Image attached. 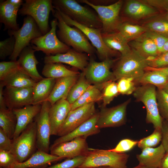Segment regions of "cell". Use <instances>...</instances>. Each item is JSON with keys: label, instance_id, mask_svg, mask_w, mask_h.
<instances>
[{"label": "cell", "instance_id": "6da1fadb", "mask_svg": "<svg viewBox=\"0 0 168 168\" xmlns=\"http://www.w3.org/2000/svg\"><path fill=\"white\" fill-rule=\"evenodd\" d=\"M52 14L58 20V30L56 33L59 39L73 49L91 56L96 52V49L89 42L84 34L78 28L72 27L67 24L62 19L58 11L54 8Z\"/></svg>", "mask_w": 168, "mask_h": 168}, {"label": "cell", "instance_id": "7a4b0ae2", "mask_svg": "<svg viewBox=\"0 0 168 168\" xmlns=\"http://www.w3.org/2000/svg\"><path fill=\"white\" fill-rule=\"evenodd\" d=\"M54 8L82 25L101 29L102 24L96 12L89 7L83 6L75 0H53Z\"/></svg>", "mask_w": 168, "mask_h": 168}, {"label": "cell", "instance_id": "3957f363", "mask_svg": "<svg viewBox=\"0 0 168 168\" xmlns=\"http://www.w3.org/2000/svg\"><path fill=\"white\" fill-rule=\"evenodd\" d=\"M148 63L146 58L132 49L118 59L113 71L115 81L123 77L132 78L135 81L146 72Z\"/></svg>", "mask_w": 168, "mask_h": 168}, {"label": "cell", "instance_id": "277c9868", "mask_svg": "<svg viewBox=\"0 0 168 168\" xmlns=\"http://www.w3.org/2000/svg\"><path fill=\"white\" fill-rule=\"evenodd\" d=\"M129 155L103 150L89 148L85 160L78 168H95L108 166L113 168H128Z\"/></svg>", "mask_w": 168, "mask_h": 168}, {"label": "cell", "instance_id": "5b68a950", "mask_svg": "<svg viewBox=\"0 0 168 168\" xmlns=\"http://www.w3.org/2000/svg\"><path fill=\"white\" fill-rule=\"evenodd\" d=\"M133 94L136 100L142 102L145 105L146 123L152 124L154 129L161 130L164 119L158 109L156 87L151 84L142 85L137 87Z\"/></svg>", "mask_w": 168, "mask_h": 168}, {"label": "cell", "instance_id": "8992f818", "mask_svg": "<svg viewBox=\"0 0 168 168\" xmlns=\"http://www.w3.org/2000/svg\"><path fill=\"white\" fill-rule=\"evenodd\" d=\"M54 10L52 0H26L18 13L32 17L44 35L50 29L49 25V15Z\"/></svg>", "mask_w": 168, "mask_h": 168}, {"label": "cell", "instance_id": "52a82bcc", "mask_svg": "<svg viewBox=\"0 0 168 168\" xmlns=\"http://www.w3.org/2000/svg\"><path fill=\"white\" fill-rule=\"evenodd\" d=\"M8 34L15 39L14 50L9 57L12 61H17L22 51L30 44L32 40L43 35L35 20L29 16L24 18L21 28L17 30H8Z\"/></svg>", "mask_w": 168, "mask_h": 168}, {"label": "cell", "instance_id": "ba28073f", "mask_svg": "<svg viewBox=\"0 0 168 168\" xmlns=\"http://www.w3.org/2000/svg\"><path fill=\"white\" fill-rule=\"evenodd\" d=\"M36 126L33 121L16 138L12 139L10 152L16 157L18 162L28 159L36 152Z\"/></svg>", "mask_w": 168, "mask_h": 168}, {"label": "cell", "instance_id": "9c48e42d", "mask_svg": "<svg viewBox=\"0 0 168 168\" xmlns=\"http://www.w3.org/2000/svg\"><path fill=\"white\" fill-rule=\"evenodd\" d=\"M78 3H84L91 7L97 13L102 24L101 33H108L118 31V27L122 22L119 13L123 4L121 0L107 6H96L87 0H76Z\"/></svg>", "mask_w": 168, "mask_h": 168}, {"label": "cell", "instance_id": "30bf717a", "mask_svg": "<svg viewBox=\"0 0 168 168\" xmlns=\"http://www.w3.org/2000/svg\"><path fill=\"white\" fill-rule=\"evenodd\" d=\"M58 20L55 18L50 21L51 28L46 34L32 40L33 49L41 51L46 55H54L67 52L71 48L58 39L56 35Z\"/></svg>", "mask_w": 168, "mask_h": 168}, {"label": "cell", "instance_id": "8fae6325", "mask_svg": "<svg viewBox=\"0 0 168 168\" xmlns=\"http://www.w3.org/2000/svg\"><path fill=\"white\" fill-rule=\"evenodd\" d=\"M56 9L58 11L67 24L77 27L84 34L96 49L98 57L101 61L118 55L119 52L110 49L105 44L101 36V29L90 28L82 25L71 19L59 10Z\"/></svg>", "mask_w": 168, "mask_h": 168}, {"label": "cell", "instance_id": "7c38bea8", "mask_svg": "<svg viewBox=\"0 0 168 168\" xmlns=\"http://www.w3.org/2000/svg\"><path fill=\"white\" fill-rule=\"evenodd\" d=\"M118 59L109 58L97 62L91 58L88 66L82 72L91 84L100 85L109 81H115L113 73L111 71L110 68Z\"/></svg>", "mask_w": 168, "mask_h": 168}, {"label": "cell", "instance_id": "4fadbf2b", "mask_svg": "<svg viewBox=\"0 0 168 168\" xmlns=\"http://www.w3.org/2000/svg\"><path fill=\"white\" fill-rule=\"evenodd\" d=\"M130 98L116 106L110 108L101 106L97 121V127L101 128L118 127L125 124L126 110Z\"/></svg>", "mask_w": 168, "mask_h": 168}, {"label": "cell", "instance_id": "5bb4252c", "mask_svg": "<svg viewBox=\"0 0 168 168\" xmlns=\"http://www.w3.org/2000/svg\"><path fill=\"white\" fill-rule=\"evenodd\" d=\"M51 106L48 100L41 104V108L39 114L35 117L36 126V146L38 150L48 153L51 128L49 117V111Z\"/></svg>", "mask_w": 168, "mask_h": 168}, {"label": "cell", "instance_id": "9a60e30c", "mask_svg": "<svg viewBox=\"0 0 168 168\" xmlns=\"http://www.w3.org/2000/svg\"><path fill=\"white\" fill-rule=\"evenodd\" d=\"M96 112L95 102L71 110L59 129L57 135L60 137L67 134L90 118Z\"/></svg>", "mask_w": 168, "mask_h": 168}, {"label": "cell", "instance_id": "2e32d148", "mask_svg": "<svg viewBox=\"0 0 168 168\" xmlns=\"http://www.w3.org/2000/svg\"><path fill=\"white\" fill-rule=\"evenodd\" d=\"M86 138L83 137H77L69 141L51 146L50 147V153L63 158L86 156L89 149Z\"/></svg>", "mask_w": 168, "mask_h": 168}, {"label": "cell", "instance_id": "e0dca14e", "mask_svg": "<svg viewBox=\"0 0 168 168\" xmlns=\"http://www.w3.org/2000/svg\"><path fill=\"white\" fill-rule=\"evenodd\" d=\"M33 87H6L3 95L7 107L10 109L32 105Z\"/></svg>", "mask_w": 168, "mask_h": 168}, {"label": "cell", "instance_id": "ac0fdd59", "mask_svg": "<svg viewBox=\"0 0 168 168\" xmlns=\"http://www.w3.org/2000/svg\"><path fill=\"white\" fill-rule=\"evenodd\" d=\"M86 53H81L70 48L67 52L55 55H46L44 58L45 64L59 63L69 64L83 72L90 60Z\"/></svg>", "mask_w": 168, "mask_h": 168}, {"label": "cell", "instance_id": "d6986e66", "mask_svg": "<svg viewBox=\"0 0 168 168\" xmlns=\"http://www.w3.org/2000/svg\"><path fill=\"white\" fill-rule=\"evenodd\" d=\"M71 110V105L65 98L51 105L49 111L51 135H57L59 129Z\"/></svg>", "mask_w": 168, "mask_h": 168}, {"label": "cell", "instance_id": "ffe728a7", "mask_svg": "<svg viewBox=\"0 0 168 168\" xmlns=\"http://www.w3.org/2000/svg\"><path fill=\"white\" fill-rule=\"evenodd\" d=\"M99 112L80 125L74 130L56 139L52 146H54L64 142L69 141L79 137L87 138L88 136L99 133L100 130L96 125Z\"/></svg>", "mask_w": 168, "mask_h": 168}, {"label": "cell", "instance_id": "44dd1931", "mask_svg": "<svg viewBox=\"0 0 168 168\" xmlns=\"http://www.w3.org/2000/svg\"><path fill=\"white\" fill-rule=\"evenodd\" d=\"M41 108V105H30L12 110L17 120L16 129L13 139L17 137L34 121V119L39 114Z\"/></svg>", "mask_w": 168, "mask_h": 168}, {"label": "cell", "instance_id": "7402d4cb", "mask_svg": "<svg viewBox=\"0 0 168 168\" xmlns=\"http://www.w3.org/2000/svg\"><path fill=\"white\" fill-rule=\"evenodd\" d=\"M35 51L30 44L21 52L17 60L21 68L33 80L38 82L44 78L39 73L37 65L39 62L35 55Z\"/></svg>", "mask_w": 168, "mask_h": 168}, {"label": "cell", "instance_id": "603a6c76", "mask_svg": "<svg viewBox=\"0 0 168 168\" xmlns=\"http://www.w3.org/2000/svg\"><path fill=\"white\" fill-rule=\"evenodd\" d=\"M63 158L38 150L28 159L22 162H18L10 168H43L51 163Z\"/></svg>", "mask_w": 168, "mask_h": 168}, {"label": "cell", "instance_id": "cb8c5ba5", "mask_svg": "<svg viewBox=\"0 0 168 168\" xmlns=\"http://www.w3.org/2000/svg\"><path fill=\"white\" fill-rule=\"evenodd\" d=\"M136 155L139 164L150 168H160L161 160L166 151L161 144L156 147H147L142 150Z\"/></svg>", "mask_w": 168, "mask_h": 168}, {"label": "cell", "instance_id": "d4e9b609", "mask_svg": "<svg viewBox=\"0 0 168 168\" xmlns=\"http://www.w3.org/2000/svg\"><path fill=\"white\" fill-rule=\"evenodd\" d=\"M79 75L56 79L53 90L47 100L51 105L62 98L66 99L70 90L77 81Z\"/></svg>", "mask_w": 168, "mask_h": 168}, {"label": "cell", "instance_id": "484cf974", "mask_svg": "<svg viewBox=\"0 0 168 168\" xmlns=\"http://www.w3.org/2000/svg\"><path fill=\"white\" fill-rule=\"evenodd\" d=\"M19 9L9 0L0 1V22L4 24L5 30H17L20 29L16 20Z\"/></svg>", "mask_w": 168, "mask_h": 168}, {"label": "cell", "instance_id": "4316f807", "mask_svg": "<svg viewBox=\"0 0 168 168\" xmlns=\"http://www.w3.org/2000/svg\"><path fill=\"white\" fill-rule=\"evenodd\" d=\"M101 35L106 45L110 49L120 53L121 55L125 54L131 50L128 41L119 32L101 33Z\"/></svg>", "mask_w": 168, "mask_h": 168}, {"label": "cell", "instance_id": "83f0119b", "mask_svg": "<svg viewBox=\"0 0 168 168\" xmlns=\"http://www.w3.org/2000/svg\"><path fill=\"white\" fill-rule=\"evenodd\" d=\"M126 14L135 19H139L154 14L156 10L152 7L140 0L127 1L124 9Z\"/></svg>", "mask_w": 168, "mask_h": 168}, {"label": "cell", "instance_id": "f1b7e54d", "mask_svg": "<svg viewBox=\"0 0 168 168\" xmlns=\"http://www.w3.org/2000/svg\"><path fill=\"white\" fill-rule=\"evenodd\" d=\"M56 79L44 78L33 87L32 105H41L47 100L55 84Z\"/></svg>", "mask_w": 168, "mask_h": 168}, {"label": "cell", "instance_id": "f546056e", "mask_svg": "<svg viewBox=\"0 0 168 168\" xmlns=\"http://www.w3.org/2000/svg\"><path fill=\"white\" fill-rule=\"evenodd\" d=\"M130 45L133 49L146 58L158 56L159 52L155 43L142 34L132 40Z\"/></svg>", "mask_w": 168, "mask_h": 168}, {"label": "cell", "instance_id": "4dcf8cb0", "mask_svg": "<svg viewBox=\"0 0 168 168\" xmlns=\"http://www.w3.org/2000/svg\"><path fill=\"white\" fill-rule=\"evenodd\" d=\"M2 82L4 86L16 88L33 87L36 82L21 68Z\"/></svg>", "mask_w": 168, "mask_h": 168}, {"label": "cell", "instance_id": "1f68e13d", "mask_svg": "<svg viewBox=\"0 0 168 168\" xmlns=\"http://www.w3.org/2000/svg\"><path fill=\"white\" fill-rule=\"evenodd\" d=\"M135 81L142 85L151 84L163 89L168 83V75L159 71H147Z\"/></svg>", "mask_w": 168, "mask_h": 168}, {"label": "cell", "instance_id": "d6a6232c", "mask_svg": "<svg viewBox=\"0 0 168 168\" xmlns=\"http://www.w3.org/2000/svg\"><path fill=\"white\" fill-rule=\"evenodd\" d=\"M42 73L46 78L55 79L77 76L80 74L78 72L68 68L61 63H59L45 64Z\"/></svg>", "mask_w": 168, "mask_h": 168}, {"label": "cell", "instance_id": "836d02e7", "mask_svg": "<svg viewBox=\"0 0 168 168\" xmlns=\"http://www.w3.org/2000/svg\"><path fill=\"white\" fill-rule=\"evenodd\" d=\"M98 86L91 85L77 100L71 105V110L102 100V94Z\"/></svg>", "mask_w": 168, "mask_h": 168}, {"label": "cell", "instance_id": "e575fe53", "mask_svg": "<svg viewBox=\"0 0 168 168\" xmlns=\"http://www.w3.org/2000/svg\"><path fill=\"white\" fill-rule=\"evenodd\" d=\"M16 124V118L12 110L0 109V128L11 139L13 138Z\"/></svg>", "mask_w": 168, "mask_h": 168}, {"label": "cell", "instance_id": "d590c367", "mask_svg": "<svg viewBox=\"0 0 168 168\" xmlns=\"http://www.w3.org/2000/svg\"><path fill=\"white\" fill-rule=\"evenodd\" d=\"M91 84L86 79L84 72L80 74L79 77L70 90L66 99L71 105L77 100Z\"/></svg>", "mask_w": 168, "mask_h": 168}, {"label": "cell", "instance_id": "8d00e7d4", "mask_svg": "<svg viewBox=\"0 0 168 168\" xmlns=\"http://www.w3.org/2000/svg\"><path fill=\"white\" fill-rule=\"evenodd\" d=\"M117 30L128 41L136 39L148 31L144 26L133 25L122 21Z\"/></svg>", "mask_w": 168, "mask_h": 168}, {"label": "cell", "instance_id": "74e56055", "mask_svg": "<svg viewBox=\"0 0 168 168\" xmlns=\"http://www.w3.org/2000/svg\"><path fill=\"white\" fill-rule=\"evenodd\" d=\"M97 86L102 90L103 102L102 106L106 107L119 94L118 89L117 83L114 81H109Z\"/></svg>", "mask_w": 168, "mask_h": 168}, {"label": "cell", "instance_id": "f35d334b", "mask_svg": "<svg viewBox=\"0 0 168 168\" xmlns=\"http://www.w3.org/2000/svg\"><path fill=\"white\" fill-rule=\"evenodd\" d=\"M162 134L161 130L154 129L150 135L138 141V147L142 150L147 147H153L156 146L161 141Z\"/></svg>", "mask_w": 168, "mask_h": 168}, {"label": "cell", "instance_id": "ab89813d", "mask_svg": "<svg viewBox=\"0 0 168 168\" xmlns=\"http://www.w3.org/2000/svg\"><path fill=\"white\" fill-rule=\"evenodd\" d=\"M144 26L148 31L156 32L168 38V21L166 19H159L149 22Z\"/></svg>", "mask_w": 168, "mask_h": 168}, {"label": "cell", "instance_id": "60d3db41", "mask_svg": "<svg viewBox=\"0 0 168 168\" xmlns=\"http://www.w3.org/2000/svg\"><path fill=\"white\" fill-rule=\"evenodd\" d=\"M156 97L160 114L163 119L168 121V93L163 89L157 88Z\"/></svg>", "mask_w": 168, "mask_h": 168}, {"label": "cell", "instance_id": "b9f144b4", "mask_svg": "<svg viewBox=\"0 0 168 168\" xmlns=\"http://www.w3.org/2000/svg\"><path fill=\"white\" fill-rule=\"evenodd\" d=\"M20 68L17 61L0 63V81H3Z\"/></svg>", "mask_w": 168, "mask_h": 168}, {"label": "cell", "instance_id": "7bdbcfd3", "mask_svg": "<svg viewBox=\"0 0 168 168\" xmlns=\"http://www.w3.org/2000/svg\"><path fill=\"white\" fill-rule=\"evenodd\" d=\"M134 79L132 78L123 77L118 80L117 87L119 94L129 95L136 89Z\"/></svg>", "mask_w": 168, "mask_h": 168}, {"label": "cell", "instance_id": "ee69618b", "mask_svg": "<svg viewBox=\"0 0 168 168\" xmlns=\"http://www.w3.org/2000/svg\"><path fill=\"white\" fill-rule=\"evenodd\" d=\"M15 45V39L13 36H11L0 42V58L4 60L13 54Z\"/></svg>", "mask_w": 168, "mask_h": 168}, {"label": "cell", "instance_id": "f6af8a7d", "mask_svg": "<svg viewBox=\"0 0 168 168\" xmlns=\"http://www.w3.org/2000/svg\"><path fill=\"white\" fill-rule=\"evenodd\" d=\"M85 158L86 156H81L68 158L61 163L43 168H78L84 162Z\"/></svg>", "mask_w": 168, "mask_h": 168}, {"label": "cell", "instance_id": "bcb514c9", "mask_svg": "<svg viewBox=\"0 0 168 168\" xmlns=\"http://www.w3.org/2000/svg\"><path fill=\"white\" fill-rule=\"evenodd\" d=\"M18 162L10 151L0 150V168H10Z\"/></svg>", "mask_w": 168, "mask_h": 168}, {"label": "cell", "instance_id": "7dc6e473", "mask_svg": "<svg viewBox=\"0 0 168 168\" xmlns=\"http://www.w3.org/2000/svg\"><path fill=\"white\" fill-rule=\"evenodd\" d=\"M138 141L129 138L121 140L114 148L109 150L116 153H124L132 150L138 143Z\"/></svg>", "mask_w": 168, "mask_h": 168}, {"label": "cell", "instance_id": "c3c4849f", "mask_svg": "<svg viewBox=\"0 0 168 168\" xmlns=\"http://www.w3.org/2000/svg\"><path fill=\"white\" fill-rule=\"evenodd\" d=\"M142 35L151 39L155 43L157 47L159 54L163 47L168 41V38L152 31H148Z\"/></svg>", "mask_w": 168, "mask_h": 168}, {"label": "cell", "instance_id": "681fc988", "mask_svg": "<svg viewBox=\"0 0 168 168\" xmlns=\"http://www.w3.org/2000/svg\"><path fill=\"white\" fill-rule=\"evenodd\" d=\"M148 62V66L154 68L168 66V51L159 54Z\"/></svg>", "mask_w": 168, "mask_h": 168}, {"label": "cell", "instance_id": "f907efd6", "mask_svg": "<svg viewBox=\"0 0 168 168\" xmlns=\"http://www.w3.org/2000/svg\"><path fill=\"white\" fill-rule=\"evenodd\" d=\"M12 139H11L0 128V150L10 151L12 147Z\"/></svg>", "mask_w": 168, "mask_h": 168}, {"label": "cell", "instance_id": "816d5d0a", "mask_svg": "<svg viewBox=\"0 0 168 168\" xmlns=\"http://www.w3.org/2000/svg\"><path fill=\"white\" fill-rule=\"evenodd\" d=\"M140 1L154 8L168 12V0H142Z\"/></svg>", "mask_w": 168, "mask_h": 168}, {"label": "cell", "instance_id": "f5cc1de1", "mask_svg": "<svg viewBox=\"0 0 168 168\" xmlns=\"http://www.w3.org/2000/svg\"><path fill=\"white\" fill-rule=\"evenodd\" d=\"M161 131L162 134L161 144L166 152H168V121L163 119Z\"/></svg>", "mask_w": 168, "mask_h": 168}, {"label": "cell", "instance_id": "db71d44e", "mask_svg": "<svg viewBox=\"0 0 168 168\" xmlns=\"http://www.w3.org/2000/svg\"><path fill=\"white\" fill-rule=\"evenodd\" d=\"M4 86L2 82L0 83V109L7 108L6 106L3 95V88Z\"/></svg>", "mask_w": 168, "mask_h": 168}, {"label": "cell", "instance_id": "11a10c76", "mask_svg": "<svg viewBox=\"0 0 168 168\" xmlns=\"http://www.w3.org/2000/svg\"><path fill=\"white\" fill-rule=\"evenodd\" d=\"M88 2L96 6H107L110 5L109 1L105 0H87Z\"/></svg>", "mask_w": 168, "mask_h": 168}, {"label": "cell", "instance_id": "9f6ffc18", "mask_svg": "<svg viewBox=\"0 0 168 168\" xmlns=\"http://www.w3.org/2000/svg\"><path fill=\"white\" fill-rule=\"evenodd\" d=\"M145 70L146 71L153 70L159 71L162 72L168 75V66L160 68H154L148 66Z\"/></svg>", "mask_w": 168, "mask_h": 168}, {"label": "cell", "instance_id": "6f0895ef", "mask_svg": "<svg viewBox=\"0 0 168 168\" xmlns=\"http://www.w3.org/2000/svg\"><path fill=\"white\" fill-rule=\"evenodd\" d=\"M160 168H168V152H166L163 158Z\"/></svg>", "mask_w": 168, "mask_h": 168}, {"label": "cell", "instance_id": "680465c9", "mask_svg": "<svg viewBox=\"0 0 168 168\" xmlns=\"http://www.w3.org/2000/svg\"><path fill=\"white\" fill-rule=\"evenodd\" d=\"M9 2L16 7L19 8L23 3L22 0H9Z\"/></svg>", "mask_w": 168, "mask_h": 168}, {"label": "cell", "instance_id": "91938a15", "mask_svg": "<svg viewBox=\"0 0 168 168\" xmlns=\"http://www.w3.org/2000/svg\"><path fill=\"white\" fill-rule=\"evenodd\" d=\"M167 51H168V41L166 43L163 47L160 52V54Z\"/></svg>", "mask_w": 168, "mask_h": 168}, {"label": "cell", "instance_id": "94428289", "mask_svg": "<svg viewBox=\"0 0 168 168\" xmlns=\"http://www.w3.org/2000/svg\"><path fill=\"white\" fill-rule=\"evenodd\" d=\"M150 168L146 166L138 164V165L132 168Z\"/></svg>", "mask_w": 168, "mask_h": 168}, {"label": "cell", "instance_id": "6125c7cd", "mask_svg": "<svg viewBox=\"0 0 168 168\" xmlns=\"http://www.w3.org/2000/svg\"><path fill=\"white\" fill-rule=\"evenodd\" d=\"M163 90L168 93V83L167 84Z\"/></svg>", "mask_w": 168, "mask_h": 168}, {"label": "cell", "instance_id": "be15d7a7", "mask_svg": "<svg viewBox=\"0 0 168 168\" xmlns=\"http://www.w3.org/2000/svg\"><path fill=\"white\" fill-rule=\"evenodd\" d=\"M95 168H113L112 167L108 166H101L97 167Z\"/></svg>", "mask_w": 168, "mask_h": 168}, {"label": "cell", "instance_id": "e7e4bbea", "mask_svg": "<svg viewBox=\"0 0 168 168\" xmlns=\"http://www.w3.org/2000/svg\"><path fill=\"white\" fill-rule=\"evenodd\" d=\"M168 21V12L166 16V19Z\"/></svg>", "mask_w": 168, "mask_h": 168}]
</instances>
